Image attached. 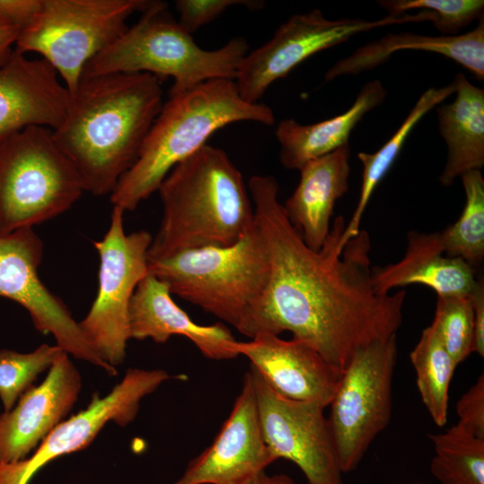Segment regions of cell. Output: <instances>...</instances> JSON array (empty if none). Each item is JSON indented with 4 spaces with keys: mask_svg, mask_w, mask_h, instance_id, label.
Segmentation results:
<instances>
[{
    "mask_svg": "<svg viewBox=\"0 0 484 484\" xmlns=\"http://www.w3.org/2000/svg\"><path fill=\"white\" fill-rule=\"evenodd\" d=\"M239 121L274 124L271 108L243 99L234 80L204 82L169 95L152 124L131 169L110 194L113 206L134 210L158 191L179 162L206 144L220 128Z\"/></svg>",
    "mask_w": 484,
    "mask_h": 484,
    "instance_id": "cell-4",
    "label": "cell"
},
{
    "mask_svg": "<svg viewBox=\"0 0 484 484\" xmlns=\"http://www.w3.org/2000/svg\"><path fill=\"white\" fill-rule=\"evenodd\" d=\"M429 11L388 15L376 21L360 18L328 20L318 9L291 16L260 48L242 60L235 82L243 99L258 103L276 80L287 74L311 56L376 28L406 22H432Z\"/></svg>",
    "mask_w": 484,
    "mask_h": 484,
    "instance_id": "cell-11",
    "label": "cell"
},
{
    "mask_svg": "<svg viewBox=\"0 0 484 484\" xmlns=\"http://www.w3.org/2000/svg\"><path fill=\"white\" fill-rule=\"evenodd\" d=\"M473 311V344L472 352L484 357V282L483 277H478L477 284L470 295Z\"/></svg>",
    "mask_w": 484,
    "mask_h": 484,
    "instance_id": "cell-35",
    "label": "cell"
},
{
    "mask_svg": "<svg viewBox=\"0 0 484 484\" xmlns=\"http://www.w3.org/2000/svg\"><path fill=\"white\" fill-rule=\"evenodd\" d=\"M246 484H297L285 474L269 475L265 471L260 473Z\"/></svg>",
    "mask_w": 484,
    "mask_h": 484,
    "instance_id": "cell-37",
    "label": "cell"
},
{
    "mask_svg": "<svg viewBox=\"0 0 484 484\" xmlns=\"http://www.w3.org/2000/svg\"><path fill=\"white\" fill-rule=\"evenodd\" d=\"M83 192L51 129L30 126L0 145V235L62 214Z\"/></svg>",
    "mask_w": 484,
    "mask_h": 484,
    "instance_id": "cell-7",
    "label": "cell"
},
{
    "mask_svg": "<svg viewBox=\"0 0 484 484\" xmlns=\"http://www.w3.org/2000/svg\"><path fill=\"white\" fill-rule=\"evenodd\" d=\"M130 339H151L165 343L173 335L190 340L211 359H231L239 356L238 342L222 323L202 325L194 322L172 299L168 285L151 274L138 284L130 302Z\"/></svg>",
    "mask_w": 484,
    "mask_h": 484,
    "instance_id": "cell-19",
    "label": "cell"
},
{
    "mask_svg": "<svg viewBox=\"0 0 484 484\" xmlns=\"http://www.w3.org/2000/svg\"><path fill=\"white\" fill-rule=\"evenodd\" d=\"M162 219L148 260L207 246H229L255 224L242 174L221 149L208 144L176 165L158 188Z\"/></svg>",
    "mask_w": 484,
    "mask_h": 484,
    "instance_id": "cell-3",
    "label": "cell"
},
{
    "mask_svg": "<svg viewBox=\"0 0 484 484\" xmlns=\"http://www.w3.org/2000/svg\"><path fill=\"white\" fill-rule=\"evenodd\" d=\"M371 278L377 294L386 295L396 287L421 284L437 296H470L478 278L474 268L459 257L446 255L439 232L407 234L403 257L383 267H372Z\"/></svg>",
    "mask_w": 484,
    "mask_h": 484,
    "instance_id": "cell-20",
    "label": "cell"
},
{
    "mask_svg": "<svg viewBox=\"0 0 484 484\" xmlns=\"http://www.w3.org/2000/svg\"><path fill=\"white\" fill-rule=\"evenodd\" d=\"M350 153L347 143L307 162L299 169L296 189L283 205L290 223L314 250L323 246L330 232L335 203L348 191Z\"/></svg>",
    "mask_w": 484,
    "mask_h": 484,
    "instance_id": "cell-21",
    "label": "cell"
},
{
    "mask_svg": "<svg viewBox=\"0 0 484 484\" xmlns=\"http://www.w3.org/2000/svg\"><path fill=\"white\" fill-rule=\"evenodd\" d=\"M42 256L43 243L32 228L0 235V297L24 307L35 328L52 334L65 352L117 375L116 367L105 362L87 341L61 298L40 281L38 269Z\"/></svg>",
    "mask_w": 484,
    "mask_h": 484,
    "instance_id": "cell-13",
    "label": "cell"
},
{
    "mask_svg": "<svg viewBox=\"0 0 484 484\" xmlns=\"http://www.w3.org/2000/svg\"><path fill=\"white\" fill-rule=\"evenodd\" d=\"M248 192L269 261L251 339L288 331L342 373L359 349L396 334L406 293L380 295L374 290L367 231L342 246L346 224L338 216L316 251L289 220L273 176H253Z\"/></svg>",
    "mask_w": 484,
    "mask_h": 484,
    "instance_id": "cell-1",
    "label": "cell"
},
{
    "mask_svg": "<svg viewBox=\"0 0 484 484\" xmlns=\"http://www.w3.org/2000/svg\"><path fill=\"white\" fill-rule=\"evenodd\" d=\"M386 90L379 80L365 84L352 106L334 117L310 125L281 120L275 130L280 160L288 169L299 170L307 162L349 143L351 131L362 117L383 102Z\"/></svg>",
    "mask_w": 484,
    "mask_h": 484,
    "instance_id": "cell-23",
    "label": "cell"
},
{
    "mask_svg": "<svg viewBox=\"0 0 484 484\" xmlns=\"http://www.w3.org/2000/svg\"><path fill=\"white\" fill-rule=\"evenodd\" d=\"M388 15L407 11H429L434 13L433 26L445 35H457L464 27L483 17V0H382L377 2Z\"/></svg>",
    "mask_w": 484,
    "mask_h": 484,
    "instance_id": "cell-31",
    "label": "cell"
},
{
    "mask_svg": "<svg viewBox=\"0 0 484 484\" xmlns=\"http://www.w3.org/2000/svg\"><path fill=\"white\" fill-rule=\"evenodd\" d=\"M42 0H0V23L20 30L28 27L39 14Z\"/></svg>",
    "mask_w": 484,
    "mask_h": 484,
    "instance_id": "cell-34",
    "label": "cell"
},
{
    "mask_svg": "<svg viewBox=\"0 0 484 484\" xmlns=\"http://www.w3.org/2000/svg\"><path fill=\"white\" fill-rule=\"evenodd\" d=\"M148 273L165 282L171 294L252 338L269 280L268 255L255 222L231 246L148 260Z\"/></svg>",
    "mask_w": 484,
    "mask_h": 484,
    "instance_id": "cell-5",
    "label": "cell"
},
{
    "mask_svg": "<svg viewBox=\"0 0 484 484\" xmlns=\"http://www.w3.org/2000/svg\"><path fill=\"white\" fill-rule=\"evenodd\" d=\"M238 351L281 395L324 408L330 405L341 376L315 349L293 338L287 341L262 333L249 341H238Z\"/></svg>",
    "mask_w": 484,
    "mask_h": 484,
    "instance_id": "cell-18",
    "label": "cell"
},
{
    "mask_svg": "<svg viewBox=\"0 0 484 484\" xmlns=\"http://www.w3.org/2000/svg\"><path fill=\"white\" fill-rule=\"evenodd\" d=\"M410 359L422 402L442 427L447 421L448 390L456 365L431 325L422 331Z\"/></svg>",
    "mask_w": 484,
    "mask_h": 484,
    "instance_id": "cell-26",
    "label": "cell"
},
{
    "mask_svg": "<svg viewBox=\"0 0 484 484\" xmlns=\"http://www.w3.org/2000/svg\"><path fill=\"white\" fill-rule=\"evenodd\" d=\"M81 388V376L65 352L39 385L30 387L0 414V463L25 459L72 410Z\"/></svg>",
    "mask_w": 484,
    "mask_h": 484,
    "instance_id": "cell-16",
    "label": "cell"
},
{
    "mask_svg": "<svg viewBox=\"0 0 484 484\" xmlns=\"http://www.w3.org/2000/svg\"><path fill=\"white\" fill-rule=\"evenodd\" d=\"M20 30L14 26L0 23V65L12 54L13 46L19 36Z\"/></svg>",
    "mask_w": 484,
    "mask_h": 484,
    "instance_id": "cell-36",
    "label": "cell"
},
{
    "mask_svg": "<svg viewBox=\"0 0 484 484\" xmlns=\"http://www.w3.org/2000/svg\"><path fill=\"white\" fill-rule=\"evenodd\" d=\"M124 212L113 206L108 231L101 240L93 242L99 256V288L90 311L78 323L90 345L114 367L125 359L129 306L138 284L148 274L152 240L145 230L125 234Z\"/></svg>",
    "mask_w": 484,
    "mask_h": 484,
    "instance_id": "cell-10",
    "label": "cell"
},
{
    "mask_svg": "<svg viewBox=\"0 0 484 484\" xmlns=\"http://www.w3.org/2000/svg\"><path fill=\"white\" fill-rule=\"evenodd\" d=\"M156 1L42 0L35 20L19 33L15 50L39 54L73 93L86 65L128 28L127 19Z\"/></svg>",
    "mask_w": 484,
    "mask_h": 484,
    "instance_id": "cell-8",
    "label": "cell"
},
{
    "mask_svg": "<svg viewBox=\"0 0 484 484\" xmlns=\"http://www.w3.org/2000/svg\"><path fill=\"white\" fill-rule=\"evenodd\" d=\"M249 372L263 436L274 459L294 462L307 484H344L324 407L284 397L253 367Z\"/></svg>",
    "mask_w": 484,
    "mask_h": 484,
    "instance_id": "cell-12",
    "label": "cell"
},
{
    "mask_svg": "<svg viewBox=\"0 0 484 484\" xmlns=\"http://www.w3.org/2000/svg\"><path fill=\"white\" fill-rule=\"evenodd\" d=\"M396 334L359 349L341 373L328 423L342 473L358 467L389 424Z\"/></svg>",
    "mask_w": 484,
    "mask_h": 484,
    "instance_id": "cell-9",
    "label": "cell"
},
{
    "mask_svg": "<svg viewBox=\"0 0 484 484\" xmlns=\"http://www.w3.org/2000/svg\"><path fill=\"white\" fill-rule=\"evenodd\" d=\"M430 325L456 366L472 352L474 324L470 296H437Z\"/></svg>",
    "mask_w": 484,
    "mask_h": 484,
    "instance_id": "cell-30",
    "label": "cell"
},
{
    "mask_svg": "<svg viewBox=\"0 0 484 484\" xmlns=\"http://www.w3.org/2000/svg\"><path fill=\"white\" fill-rule=\"evenodd\" d=\"M453 82L454 100L436 109L438 129L448 148L439 177L445 186L471 170H480L484 165V91L462 73Z\"/></svg>",
    "mask_w": 484,
    "mask_h": 484,
    "instance_id": "cell-24",
    "label": "cell"
},
{
    "mask_svg": "<svg viewBox=\"0 0 484 484\" xmlns=\"http://www.w3.org/2000/svg\"><path fill=\"white\" fill-rule=\"evenodd\" d=\"M248 50L243 38L232 39L214 50L202 48L168 13L166 3L156 1L86 65L82 77L120 73H148L160 79L170 76L174 83L169 95H173L211 80L235 81Z\"/></svg>",
    "mask_w": 484,
    "mask_h": 484,
    "instance_id": "cell-6",
    "label": "cell"
},
{
    "mask_svg": "<svg viewBox=\"0 0 484 484\" xmlns=\"http://www.w3.org/2000/svg\"><path fill=\"white\" fill-rule=\"evenodd\" d=\"M276 460L264 441L250 372L229 418L210 446L173 484H246Z\"/></svg>",
    "mask_w": 484,
    "mask_h": 484,
    "instance_id": "cell-15",
    "label": "cell"
},
{
    "mask_svg": "<svg viewBox=\"0 0 484 484\" xmlns=\"http://www.w3.org/2000/svg\"><path fill=\"white\" fill-rule=\"evenodd\" d=\"M263 1L255 0H177L176 7L179 13V25L192 35L200 27L218 18L228 8L245 5L249 9L264 6Z\"/></svg>",
    "mask_w": 484,
    "mask_h": 484,
    "instance_id": "cell-32",
    "label": "cell"
},
{
    "mask_svg": "<svg viewBox=\"0 0 484 484\" xmlns=\"http://www.w3.org/2000/svg\"><path fill=\"white\" fill-rule=\"evenodd\" d=\"M465 204L459 219L439 232L444 253L459 257L471 267L484 258V179L480 170H471L462 177Z\"/></svg>",
    "mask_w": 484,
    "mask_h": 484,
    "instance_id": "cell-28",
    "label": "cell"
},
{
    "mask_svg": "<svg viewBox=\"0 0 484 484\" xmlns=\"http://www.w3.org/2000/svg\"><path fill=\"white\" fill-rule=\"evenodd\" d=\"M454 91V82L441 88L427 90L419 98L397 131L378 151L373 153H358L357 157L363 166L362 184L357 206L350 220L345 225L341 238L342 246L360 231V221L372 194L394 163L414 126L428 111L443 102Z\"/></svg>",
    "mask_w": 484,
    "mask_h": 484,
    "instance_id": "cell-25",
    "label": "cell"
},
{
    "mask_svg": "<svg viewBox=\"0 0 484 484\" xmlns=\"http://www.w3.org/2000/svg\"><path fill=\"white\" fill-rule=\"evenodd\" d=\"M456 413L458 424L484 438V375L481 374L476 383L458 400Z\"/></svg>",
    "mask_w": 484,
    "mask_h": 484,
    "instance_id": "cell-33",
    "label": "cell"
},
{
    "mask_svg": "<svg viewBox=\"0 0 484 484\" xmlns=\"http://www.w3.org/2000/svg\"><path fill=\"white\" fill-rule=\"evenodd\" d=\"M429 438L435 451L430 471L440 484H484V438L458 423Z\"/></svg>",
    "mask_w": 484,
    "mask_h": 484,
    "instance_id": "cell-27",
    "label": "cell"
},
{
    "mask_svg": "<svg viewBox=\"0 0 484 484\" xmlns=\"http://www.w3.org/2000/svg\"><path fill=\"white\" fill-rule=\"evenodd\" d=\"M70 93L54 67L15 49L0 65V145L18 132L63 123Z\"/></svg>",
    "mask_w": 484,
    "mask_h": 484,
    "instance_id": "cell-17",
    "label": "cell"
},
{
    "mask_svg": "<svg viewBox=\"0 0 484 484\" xmlns=\"http://www.w3.org/2000/svg\"><path fill=\"white\" fill-rule=\"evenodd\" d=\"M422 50L443 55L469 70L478 80L484 78V18L471 31L457 35L426 36L411 32L388 34L357 48L336 62L324 74L325 81L355 75L385 62L398 50Z\"/></svg>",
    "mask_w": 484,
    "mask_h": 484,
    "instance_id": "cell-22",
    "label": "cell"
},
{
    "mask_svg": "<svg viewBox=\"0 0 484 484\" xmlns=\"http://www.w3.org/2000/svg\"><path fill=\"white\" fill-rule=\"evenodd\" d=\"M169 377L162 369H128L105 397L94 393L86 409L54 428L30 458L0 463V484H28L49 462L88 446L108 422L129 424L137 415L141 400Z\"/></svg>",
    "mask_w": 484,
    "mask_h": 484,
    "instance_id": "cell-14",
    "label": "cell"
},
{
    "mask_svg": "<svg viewBox=\"0 0 484 484\" xmlns=\"http://www.w3.org/2000/svg\"><path fill=\"white\" fill-rule=\"evenodd\" d=\"M63 353L59 346L48 344L29 353L0 350V399L4 411H10L37 376L49 369Z\"/></svg>",
    "mask_w": 484,
    "mask_h": 484,
    "instance_id": "cell-29",
    "label": "cell"
},
{
    "mask_svg": "<svg viewBox=\"0 0 484 484\" xmlns=\"http://www.w3.org/2000/svg\"><path fill=\"white\" fill-rule=\"evenodd\" d=\"M160 79L148 73L82 77L52 131L85 192L111 194L136 161L163 105Z\"/></svg>",
    "mask_w": 484,
    "mask_h": 484,
    "instance_id": "cell-2",
    "label": "cell"
}]
</instances>
